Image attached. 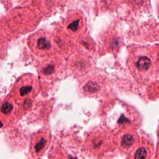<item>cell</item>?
Instances as JSON below:
<instances>
[{
  "instance_id": "cell-3",
  "label": "cell",
  "mask_w": 159,
  "mask_h": 159,
  "mask_svg": "<svg viewBox=\"0 0 159 159\" xmlns=\"http://www.w3.org/2000/svg\"><path fill=\"white\" fill-rule=\"evenodd\" d=\"M17 104L11 96H7L0 101V118L7 125L15 122L20 115L17 113Z\"/></svg>"
},
{
  "instance_id": "cell-11",
  "label": "cell",
  "mask_w": 159,
  "mask_h": 159,
  "mask_svg": "<svg viewBox=\"0 0 159 159\" xmlns=\"http://www.w3.org/2000/svg\"><path fill=\"white\" fill-rule=\"evenodd\" d=\"M158 91H159V85L158 86Z\"/></svg>"
},
{
  "instance_id": "cell-10",
  "label": "cell",
  "mask_w": 159,
  "mask_h": 159,
  "mask_svg": "<svg viewBox=\"0 0 159 159\" xmlns=\"http://www.w3.org/2000/svg\"><path fill=\"white\" fill-rule=\"evenodd\" d=\"M6 125V124L0 118V129L3 128Z\"/></svg>"
},
{
  "instance_id": "cell-6",
  "label": "cell",
  "mask_w": 159,
  "mask_h": 159,
  "mask_svg": "<svg viewBox=\"0 0 159 159\" xmlns=\"http://www.w3.org/2000/svg\"><path fill=\"white\" fill-rule=\"evenodd\" d=\"M52 43L49 39L46 37H40L37 39V47L41 51H47L50 49Z\"/></svg>"
},
{
  "instance_id": "cell-4",
  "label": "cell",
  "mask_w": 159,
  "mask_h": 159,
  "mask_svg": "<svg viewBox=\"0 0 159 159\" xmlns=\"http://www.w3.org/2000/svg\"><path fill=\"white\" fill-rule=\"evenodd\" d=\"M39 73L41 78V81L45 83H47L45 88L48 87L49 84H51L57 80L55 78L57 77V67L55 63L48 62L43 64L40 66L39 69Z\"/></svg>"
},
{
  "instance_id": "cell-1",
  "label": "cell",
  "mask_w": 159,
  "mask_h": 159,
  "mask_svg": "<svg viewBox=\"0 0 159 159\" xmlns=\"http://www.w3.org/2000/svg\"><path fill=\"white\" fill-rule=\"evenodd\" d=\"M39 80L33 75L25 74L19 78L11 91V96L18 104L22 113L30 107L39 91Z\"/></svg>"
},
{
  "instance_id": "cell-2",
  "label": "cell",
  "mask_w": 159,
  "mask_h": 159,
  "mask_svg": "<svg viewBox=\"0 0 159 159\" xmlns=\"http://www.w3.org/2000/svg\"><path fill=\"white\" fill-rule=\"evenodd\" d=\"M51 134L48 129H43L35 133L32 137L29 153L34 158L42 157L51 142Z\"/></svg>"
},
{
  "instance_id": "cell-5",
  "label": "cell",
  "mask_w": 159,
  "mask_h": 159,
  "mask_svg": "<svg viewBox=\"0 0 159 159\" xmlns=\"http://www.w3.org/2000/svg\"><path fill=\"white\" fill-rule=\"evenodd\" d=\"M151 65L150 60L145 56L139 58L136 63V66L140 71H145L149 69Z\"/></svg>"
},
{
  "instance_id": "cell-8",
  "label": "cell",
  "mask_w": 159,
  "mask_h": 159,
  "mask_svg": "<svg viewBox=\"0 0 159 159\" xmlns=\"http://www.w3.org/2000/svg\"><path fill=\"white\" fill-rule=\"evenodd\" d=\"M147 156V149L142 147L137 150L134 154L135 159H145Z\"/></svg>"
},
{
  "instance_id": "cell-9",
  "label": "cell",
  "mask_w": 159,
  "mask_h": 159,
  "mask_svg": "<svg viewBox=\"0 0 159 159\" xmlns=\"http://www.w3.org/2000/svg\"><path fill=\"white\" fill-rule=\"evenodd\" d=\"M79 27H80V20L78 19L73 21L68 26V29L73 32H75L77 30H78Z\"/></svg>"
},
{
  "instance_id": "cell-7",
  "label": "cell",
  "mask_w": 159,
  "mask_h": 159,
  "mask_svg": "<svg viewBox=\"0 0 159 159\" xmlns=\"http://www.w3.org/2000/svg\"><path fill=\"white\" fill-rule=\"evenodd\" d=\"M135 141V138L131 134H125L121 139V145L123 147H130L134 145Z\"/></svg>"
}]
</instances>
